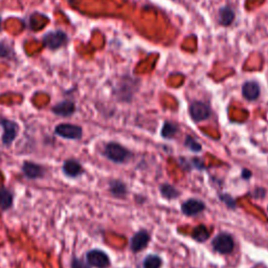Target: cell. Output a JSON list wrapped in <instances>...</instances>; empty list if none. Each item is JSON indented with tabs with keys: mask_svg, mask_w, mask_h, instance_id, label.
I'll use <instances>...</instances> for the list:
<instances>
[{
	"mask_svg": "<svg viewBox=\"0 0 268 268\" xmlns=\"http://www.w3.org/2000/svg\"><path fill=\"white\" fill-rule=\"evenodd\" d=\"M55 133L67 139H79L82 137L83 131L81 127L77 125L60 124L56 127Z\"/></svg>",
	"mask_w": 268,
	"mask_h": 268,
	"instance_id": "4",
	"label": "cell"
},
{
	"mask_svg": "<svg viewBox=\"0 0 268 268\" xmlns=\"http://www.w3.org/2000/svg\"><path fill=\"white\" fill-rule=\"evenodd\" d=\"M23 174L30 179H37L43 175V169L41 166L31 163V162H25L22 167Z\"/></svg>",
	"mask_w": 268,
	"mask_h": 268,
	"instance_id": "12",
	"label": "cell"
},
{
	"mask_svg": "<svg viewBox=\"0 0 268 268\" xmlns=\"http://www.w3.org/2000/svg\"><path fill=\"white\" fill-rule=\"evenodd\" d=\"M63 171L69 177H78L83 173V168L77 160L69 159L64 163Z\"/></svg>",
	"mask_w": 268,
	"mask_h": 268,
	"instance_id": "13",
	"label": "cell"
},
{
	"mask_svg": "<svg viewBox=\"0 0 268 268\" xmlns=\"http://www.w3.org/2000/svg\"><path fill=\"white\" fill-rule=\"evenodd\" d=\"M111 194L118 197V198H122L127 194V188L125 183L120 180H112L110 181V188H109Z\"/></svg>",
	"mask_w": 268,
	"mask_h": 268,
	"instance_id": "15",
	"label": "cell"
},
{
	"mask_svg": "<svg viewBox=\"0 0 268 268\" xmlns=\"http://www.w3.org/2000/svg\"><path fill=\"white\" fill-rule=\"evenodd\" d=\"M150 241V236L147 232L145 231H140L138 233H136L133 238L131 239V243H130V247L133 251H139V250H143Z\"/></svg>",
	"mask_w": 268,
	"mask_h": 268,
	"instance_id": "9",
	"label": "cell"
},
{
	"mask_svg": "<svg viewBox=\"0 0 268 268\" xmlns=\"http://www.w3.org/2000/svg\"><path fill=\"white\" fill-rule=\"evenodd\" d=\"M160 193L167 199H175L179 196V192L170 185H163L160 187Z\"/></svg>",
	"mask_w": 268,
	"mask_h": 268,
	"instance_id": "18",
	"label": "cell"
},
{
	"mask_svg": "<svg viewBox=\"0 0 268 268\" xmlns=\"http://www.w3.org/2000/svg\"><path fill=\"white\" fill-rule=\"evenodd\" d=\"M104 154L107 158L115 163H125L131 156V153L118 143H109L106 145Z\"/></svg>",
	"mask_w": 268,
	"mask_h": 268,
	"instance_id": "1",
	"label": "cell"
},
{
	"mask_svg": "<svg viewBox=\"0 0 268 268\" xmlns=\"http://www.w3.org/2000/svg\"><path fill=\"white\" fill-rule=\"evenodd\" d=\"M0 126L4 128L3 143L6 146H10L14 142V139L16 138L18 133V125L13 121L2 119L0 120Z\"/></svg>",
	"mask_w": 268,
	"mask_h": 268,
	"instance_id": "5",
	"label": "cell"
},
{
	"mask_svg": "<svg viewBox=\"0 0 268 268\" xmlns=\"http://www.w3.org/2000/svg\"><path fill=\"white\" fill-rule=\"evenodd\" d=\"M235 12L230 7H223L219 11V22L223 26H229L235 20Z\"/></svg>",
	"mask_w": 268,
	"mask_h": 268,
	"instance_id": "14",
	"label": "cell"
},
{
	"mask_svg": "<svg viewBox=\"0 0 268 268\" xmlns=\"http://www.w3.org/2000/svg\"><path fill=\"white\" fill-rule=\"evenodd\" d=\"M87 263L96 268H106L110 264V260L106 253L100 249H92L86 255Z\"/></svg>",
	"mask_w": 268,
	"mask_h": 268,
	"instance_id": "6",
	"label": "cell"
},
{
	"mask_svg": "<svg viewBox=\"0 0 268 268\" xmlns=\"http://www.w3.org/2000/svg\"><path fill=\"white\" fill-rule=\"evenodd\" d=\"M162 263L163 261L158 256L150 255L144 261V268H160Z\"/></svg>",
	"mask_w": 268,
	"mask_h": 268,
	"instance_id": "19",
	"label": "cell"
},
{
	"mask_svg": "<svg viewBox=\"0 0 268 268\" xmlns=\"http://www.w3.org/2000/svg\"><path fill=\"white\" fill-rule=\"evenodd\" d=\"M177 127L174 124L171 123H165L164 127H163V130H162V135L166 138H171L173 137L176 132H177Z\"/></svg>",
	"mask_w": 268,
	"mask_h": 268,
	"instance_id": "20",
	"label": "cell"
},
{
	"mask_svg": "<svg viewBox=\"0 0 268 268\" xmlns=\"http://www.w3.org/2000/svg\"><path fill=\"white\" fill-rule=\"evenodd\" d=\"M205 208V204L197 199H189L186 202H183L181 205V210L183 214L188 216H194L201 213V211Z\"/></svg>",
	"mask_w": 268,
	"mask_h": 268,
	"instance_id": "8",
	"label": "cell"
},
{
	"mask_svg": "<svg viewBox=\"0 0 268 268\" xmlns=\"http://www.w3.org/2000/svg\"><path fill=\"white\" fill-rule=\"evenodd\" d=\"M68 36L63 31H51L44 35L43 44L49 49H58L67 44Z\"/></svg>",
	"mask_w": 268,
	"mask_h": 268,
	"instance_id": "2",
	"label": "cell"
},
{
	"mask_svg": "<svg viewBox=\"0 0 268 268\" xmlns=\"http://www.w3.org/2000/svg\"><path fill=\"white\" fill-rule=\"evenodd\" d=\"M209 235H210L209 231L204 227V225H199V227L195 228L192 233L193 238L198 242L206 241V240L209 238Z\"/></svg>",
	"mask_w": 268,
	"mask_h": 268,
	"instance_id": "17",
	"label": "cell"
},
{
	"mask_svg": "<svg viewBox=\"0 0 268 268\" xmlns=\"http://www.w3.org/2000/svg\"><path fill=\"white\" fill-rule=\"evenodd\" d=\"M10 55V48L3 42H0V58H7Z\"/></svg>",
	"mask_w": 268,
	"mask_h": 268,
	"instance_id": "23",
	"label": "cell"
},
{
	"mask_svg": "<svg viewBox=\"0 0 268 268\" xmlns=\"http://www.w3.org/2000/svg\"><path fill=\"white\" fill-rule=\"evenodd\" d=\"M213 247L216 251L223 253V255H228V253H231L234 250L235 247L234 239L229 234L225 233L219 234L213 240Z\"/></svg>",
	"mask_w": 268,
	"mask_h": 268,
	"instance_id": "3",
	"label": "cell"
},
{
	"mask_svg": "<svg viewBox=\"0 0 268 268\" xmlns=\"http://www.w3.org/2000/svg\"><path fill=\"white\" fill-rule=\"evenodd\" d=\"M72 268H90V265L78 258H74L72 261Z\"/></svg>",
	"mask_w": 268,
	"mask_h": 268,
	"instance_id": "22",
	"label": "cell"
},
{
	"mask_svg": "<svg viewBox=\"0 0 268 268\" xmlns=\"http://www.w3.org/2000/svg\"><path fill=\"white\" fill-rule=\"evenodd\" d=\"M260 86L255 81L245 82L242 87V94L247 101H255L260 95Z\"/></svg>",
	"mask_w": 268,
	"mask_h": 268,
	"instance_id": "11",
	"label": "cell"
},
{
	"mask_svg": "<svg viewBox=\"0 0 268 268\" xmlns=\"http://www.w3.org/2000/svg\"><path fill=\"white\" fill-rule=\"evenodd\" d=\"M13 204V195L12 193L5 189L2 188L0 189V209L6 210L10 208Z\"/></svg>",
	"mask_w": 268,
	"mask_h": 268,
	"instance_id": "16",
	"label": "cell"
},
{
	"mask_svg": "<svg viewBox=\"0 0 268 268\" xmlns=\"http://www.w3.org/2000/svg\"><path fill=\"white\" fill-rule=\"evenodd\" d=\"M76 111V105L72 101H63L58 103L56 106L52 107V112L55 115H57L59 117H70L75 114Z\"/></svg>",
	"mask_w": 268,
	"mask_h": 268,
	"instance_id": "10",
	"label": "cell"
},
{
	"mask_svg": "<svg viewBox=\"0 0 268 268\" xmlns=\"http://www.w3.org/2000/svg\"><path fill=\"white\" fill-rule=\"evenodd\" d=\"M250 176H251L250 171H248V170H244V171H243V174H242V177H243V178L248 179Z\"/></svg>",
	"mask_w": 268,
	"mask_h": 268,
	"instance_id": "25",
	"label": "cell"
},
{
	"mask_svg": "<svg viewBox=\"0 0 268 268\" xmlns=\"http://www.w3.org/2000/svg\"><path fill=\"white\" fill-rule=\"evenodd\" d=\"M210 115V108L203 102H194L190 106V116L195 122H202L207 120Z\"/></svg>",
	"mask_w": 268,
	"mask_h": 268,
	"instance_id": "7",
	"label": "cell"
},
{
	"mask_svg": "<svg viewBox=\"0 0 268 268\" xmlns=\"http://www.w3.org/2000/svg\"><path fill=\"white\" fill-rule=\"evenodd\" d=\"M186 146L190 150H192L194 152H199V151H201V145L198 142H197V140H195L193 137H191V136H188L186 138Z\"/></svg>",
	"mask_w": 268,
	"mask_h": 268,
	"instance_id": "21",
	"label": "cell"
},
{
	"mask_svg": "<svg viewBox=\"0 0 268 268\" xmlns=\"http://www.w3.org/2000/svg\"><path fill=\"white\" fill-rule=\"evenodd\" d=\"M220 198H221V200H223L225 203L228 204V206L233 207V208L236 207V202H235V200L232 198V197H230L229 195H221Z\"/></svg>",
	"mask_w": 268,
	"mask_h": 268,
	"instance_id": "24",
	"label": "cell"
},
{
	"mask_svg": "<svg viewBox=\"0 0 268 268\" xmlns=\"http://www.w3.org/2000/svg\"><path fill=\"white\" fill-rule=\"evenodd\" d=\"M0 30H2V17H0Z\"/></svg>",
	"mask_w": 268,
	"mask_h": 268,
	"instance_id": "26",
	"label": "cell"
}]
</instances>
